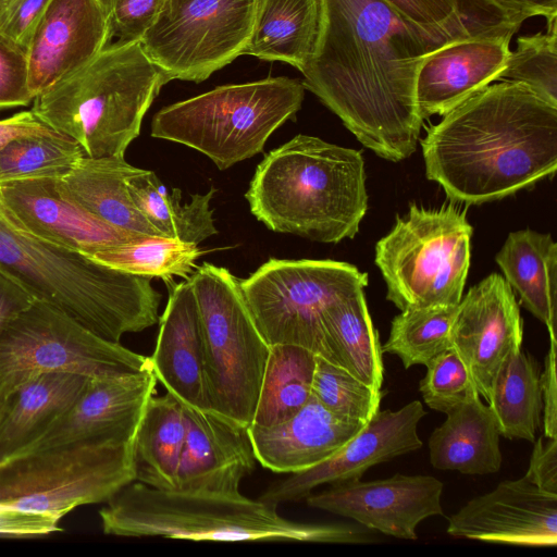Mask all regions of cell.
Returning <instances> with one entry per match:
<instances>
[{
  "mask_svg": "<svg viewBox=\"0 0 557 557\" xmlns=\"http://www.w3.org/2000/svg\"><path fill=\"white\" fill-rule=\"evenodd\" d=\"M425 367L419 391L431 409L447 413L478 395L466 364L451 347L436 355Z\"/></svg>",
  "mask_w": 557,
  "mask_h": 557,
  "instance_id": "cell-40",
  "label": "cell"
},
{
  "mask_svg": "<svg viewBox=\"0 0 557 557\" xmlns=\"http://www.w3.org/2000/svg\"><path fill=\"white\" fill-rule=\"evenodd\" d=\"M245 198L275 233L337 244L356 236L368 210L364 160L358 150L299 134L264 156Z\"/></svg>",
  "mask_w": 557,
  "mask_h": 557,
  "instance_id": "cell-3",
  "label": "cell"
},
{
  "mask_svg": "<svg viewBox=\"0 0 557 557\" xmlns=\"http://www.w3.org/2000/svg\"><path fill=\"white\" fill-rule=\"evenodd\" d=\"M169 82L139 41L117 40L39 92L32 111L78 143L88 157H125L146 112Z\"/></svg>",
  "mask_w": 557,
  "mask_h": 557,
  "instance_id": "cell-6",
  "label": "cell"
},
{
  "mask_svg": "<svg viewBox=\"0 0 557 557\" xmlns=\"http://www.w3.org/2000/svg\"><path fill=\"white\" fill-rule=\"evenodd\" d=\"M186 436L182 404L171 393L153 395L134 437L136 481L160 490H175Z\"/></svg>",
  "mask_w": 557,
  "mask_h": 557,
  "instance_id": "cell-32",
  "label": "cell"
},
{
  "mask_svg": "<svg viewBox=\"0 0 557 557\" xmlns=\"http://www.w3.org/2000/svg\"><path fill=\"white\" fill-rule=\"evenodd\" d=\"M319 15V0H256L243 54L284 62L301 72L314 49Z\"/></svg>",
  "mask_w": 557,
  "mask_h": 557,
  "instance_id": "cell-29",
  "label": "cell"
},
{
  "mask_svg": "<svg viewBox=\"0 0 557 557\" xmlns=\"http://www.w3.org/2000/svg\"><path fill=\"white\" fill-rule=\"evenodd\" d=\"M368 274L334 260L270 259L240 288L257 327L272 346L289 344L327 359L322 313L363 290Z\"/></svg>",
  "mask_w": 557,
  "mask_h": 557,
  "instance_id": "cell-11",
  "label": "cell"
},
{
  "mask_svg": "<svg viewBox=\"0 0 557 557\" xmlns=\"http://www.w3.org/2000/svg\"><path fill=\"white\" fill-rule=\"evenodd\" d=\"M487 405L500 436L535 441L541 425L543 400L536 360L521 347L511 349L492 382Z\"/></svg>",
  "mask_w": 557,
  "mask_h": 557,
  "instance_id": "cell-33",
  "label": "cell"
},
{
  "mask_svg": "<svg viewBox=\"0 0 557 557\" xmlns=\"http://www.w3.org/2000/svg\"><path fill=\"white\" fill-rule=\"evenodd\" d=\"M556 348L557 344L550 343L549 351L545 357L544 369L540 374L544 436L549 438L557 437Z\"/></svg>",
  "mask_w": 557,
  "mask_h": 557,
  "instance_id": "cell-47",
  "label": "cell"
},
{
  "mask_svg": "<svg viewBox=\"0 0 557 557\" xmlns=\"http://www.w3.org/2000/svg\"><path fill=\"white\" fill-rule=\"evenodd\" d=\"M429 438L431 465L463 474H490L500 470L499 430L487 404L475 395L454 407Z\"/></svg>",
  "mask_w": 557,
  "mask_h": 557,
  "instance_id": "cell-26",
  "label": "cell"
},
{
  "mask_svg": "<svg viewBox=\"0 0 557 557\" xmlns=\"http://www.w3.org/2000/svg\"><path fill=\"white\" fill-rule=\"evenodd\" d=\"M203 251L196 244L145 235L136 240L96 251L88 257L124 273L158 277L169 284L175 276L189 278Z\"/></svg>",
  "mask_w": 557,
  "mask_h": 557,
  "instance_id": "cell-35",
  "label": "cell"
},
{
  "mask_svg": "<svg viewBox=\"0 0 557 557\" xmlns=\"http://www.w3.org/2000/svg\"><path fill=\"white\" fill-rule=\"evenodd\" d=\"M364 425L335 416L311 395L289 419L272 426L250 424L248 434L262 467L292 474L333 456Z\"/></svg>",
  "mask_w": 557,
  "mask_h": 557,
  "instance_id": "cell-24",
  "label": "cell"
},
{
  "mask_svg": "<svg viewBox=\"0 0 557 557\" xmlns=\"http://www.w3.org/2000/svg\"><path fill=\"white\" fill-rule=\"evenodd\" d=\"M523 342V321L504 276L492 273L461 297L450 330V347L466 364L486 403L493 379L506 357Z\"/></svg>",
  "mask_w": 557,
  "mask_h": 557,
  "instance_id": "cell-18",
  "label": "cell"
},
{
  "mask_svg": "<svg viewBox=\"0 0 557 557\" xmlns=\"http://www.w3.org/2000/svg\"><path fill=\"white\" fill-rule=\"evenodd\" d=\"M136 481L134 440H75L0 461V505L62 519Z\"/></svg>",
  "mask_w": 557,
  "mask_h": 557,
  "instance_id": "cell-9",
  "label": "cell"
},
{
  "mask_svg": "<svg viewBox=\"0 0 557 557\" xmlns=\"http://www.w3.org/2000/svg\"><path fill=\"white\" fill-rule=\"evenodd\" d=\"M90 377L71 372L32 376L0 404V461L33 445L73 405Z\"/></svg>",
  "mask_w": 557,
  "mask_h": 557,
  "instance_id": "cell-25",
  "label": "cell"
},
{
  "mask_svg": "<svg viewBox=\"0 0 557 557\" xmlns=\"http://www.w3.org/2000/svg\"><path fill=\"white\" fill-rule=\"evenodd\" d=\"M255 5L256 0H164L139 42L169 81L200 83L243 54Z\"/></svg>",
  "mask_w": 557,
  "mask_h": 557,
  "instance_id": "cell-13",
  "label": "cell"
},
{
  "mask_svg": "<svg viewBox=\"0 0 557 557\" xmlns=\"http://www.w3.org/2000/svg\"><path fill=\"white\" fill-rule=\"evenodd\" d=\"M473 228L453 203L426 209L412 203L375 245L386 299L398 309L458 305L471 260Z\"/></svg>",
  "mask_w": 557,
  "mask_h": 557,
  "instance_id": "cell-8",
  "label": "cell"
},
{
  "mask_svg": "<svg viewBox=\"0 0 557 557\" xmlns=\"http://www.w3.org/2000/svg\"><path fill=\"white\" fill-rule=\"evenodd\" d=\"M0 270L95 333L120 343L159 321L161 295L151 278L109 268L90 257L37 238L14 225L0 207Z\"/></svg>",
  "mask_w": 557,
  "mask_h": 557,
  "instance_id": "cell-5",
  "label": "cell"
},
{
  "mask_svg": "<svg viewBox=\"0 0 557 557\" xmlns=\"http://www.w3.org/2000/svg\"><path fill=\"white\" fill-rule=\"evenodd\" d=\"M319 9L314 49L301 71L305 89L375 154L407 159L423 124L414 95L418 70L455 39L424 32L384 0H319Z\"/></svg>",
  "mask_w": 557,
  "mask_h": 557,
  "instance_id": "cell-1",
  "label": "cell"
},
{
  "mask_svg": "<svg viewBox=\"0 0 557 557\" xmlns=\"http://www.w3.org/2000/svg\"><path fill=\"white\" fill-rule=\"evenodd\" d=\"M52 129L32 110L21 111L0 120V151L13 139Z\"/></svg>",
  "mask_w": 557,
  "mask_h": 557,
  "instance_id": "cell-49",
  "label": "cell"
},
{
  "mask_svg": "<svg viewBox=\"0 0 557 557\" xmlns=\"http://www.w3.org/2000/svg\"><path fill=\"white\" fill-rule=\"evenodd\" d=\"M322 326L326 360L381 391L384 381L382 346L363 290L329 306L322 313Z\"/></svg>",
  "mask_w": 557,
  "mask_h": 557,
  "instance_id": "cell-30",
  "label": "cell"
},
{
  "mask_svg": "<svg viewBox=\"0 0 557 557\" xmlns=\"http://www.w3.org/2000/svg\"><path fill=\"white\" fill-rule=\"evenodd\" d=\"M198 304L212 411L243 426L252 423L270 354L239 281L209 262L189 276Z\"/></svg>",
  "mask_w": 557,
  "mask_h": 557,
  "instance_id": "cell-10",
  "label": "cell"
},
{
  "mask_svg": "<svg viewBox=\"0 0 557 557\" xmlns=\"http://www.w3.org/2000/svg\"><path fill=\"white\" fill-rule=\"evenodd\" d=\"M457 306H436L401 310L391 322L382 352L399 357L404 368L425 366L450 348V330Z\"/></svg>",
  "mask_w": 557,
  "mask_h": 557,
  "instance_id": "cell-37",
  "label": "cell"
},
{
  "mask_svg": "<svg viewBox=\"0 0 557 557\" xmlns=\"http://www.w3.org/2000/svg\"><path fill=\"white\" fill-rule=\"evenodd\" d=\"M23 50L0 36V110L33 102Z\"/></svg>",
  "mask_w": 557,
  "mask_h": 557,
  "instance_id": "cell-43",
  "label": "cell"
},
{
  "mask_svg": "<svg viewBox=\"0 0 557 557\" xmlns=\"http://www.w3.org/2000/svg\"><path fill=\"white\" fill-rule=\"evenodd\" d=\"M157 382L151 367L116 376L90 377L73 405L23 451L75 440H134Z\"/></svg>",
  "mask_w": 557,
  "mask_h": 557,
  "instance_id": "cell-21",
  "label": "cell"
},
{
  "mask_svg": "<svg viewBox=\"0 0 557 557\" xmlns=\"http://www.w3.org/2000/svg\"><path fill=\"white\" fill-rule=\"evenodd\" d=\"M51 0H7L0 8V36L26 52Z\"/></svg>",
  "mask_w": 557,
  "mask_h": 557,
  "instance_id": "cell-44",
  "label": "cell"
},
{
  "mask_svg": "<svg viewBox=\"0 0 557 557\" xmlns=\"http://www.w3.org/2000/svg\"><path fill=\"white\" fill-rule=\"evenodd\" d=\"M99 510L104 534L211 542L358 544L364 527L288 520L277 507L238 493L160 490L133 481Z\"/></svg>",
  "mask_w": 557,
  "mask_h": 557,
  "instance_id": "cell-4",
  "label": "cell"
},
{
  "mask_svg": "<svg viewBox=\"0 0 557 557\" xmlns=\"http://www.w3.org/2000/svg\"><path fill=\"white\" fill-rule=\"evenodd\" d=\"M59 178L0 183V207L5 216L37 238L86 256L145 236L94 215L62 190Z\"/></svg>",
  "mask_w": 557,
  "mask_h": 557,
  "instance_id": "cell-17",
  "label": "cell"
},
{
  "mask_svg": "<svg viewBox=\"0 0 557 557\" xmlns=\"http://www.w3.org/2000/svg\"><path fill=\"white\" fill-rule=\"evenodd\" d=\"M33 296L0 270V329L34 302Z\"/></svg>",
  "mask_w": 557,
  "mask_h": 557,
  "instance_id": "cell-48",
  "label": "cell"
},
{
  "mask_svg": "<svg viewBox=\"0 0 557 557\" xmlns=\"http://www.w3.org/2000/svg\"><path fill=\"white\" fill-rule=\"evenodd\" d=\"M446 532L483 542L555 546L557 495L540 490L524 475L505 480L451 515Z\"/></svg>",
  "mask_w": 557,
  "mask_h": 557,
  "instance_id": "cell-19",
  "label": "cell"
},
{
  "mask_svg": "<svg viewBox=\"0 0 557 557\" xmlns=\"http://www.w3.org/2000/svg\"><path fill=\"white\" fill-rule=\"evenodd\" d=\"M111 38L101 0H51L25 52L34 98L87 64Z\"/></svg>",
  "mask_w": 557,
  "mask_h": 557,
  "instance_id": "cell-20",
  "label": "cell"
},
{
  "mask_svg": "<svg viewBox=\"0 0 557 557\" xmlns=\"http://www.w3.org/2000/svg\"><path fill=\"white\" fill-rule=\"evenodd\" d=\"M304 97L302 83L288 77L219 86L158 111L150 134L201 152L223 171L262 152Z\"/></svg>",
  "mask_w": 557,
  "mask_h": 557,
  "instance_id": "cell-7",
  "label": "cell"
},
{
  "mask_svg": "<svg viewBox=\"0 0 557 557\" xmlns=\"http://www.w3.org/2000/svg\"><path fill=\"white\" fill-rule=\"evenodd\" d=\"M421 139L425 175L454 202L481 205L557 170V106L502 81L443 115Z\"/></svg>",
  "mask_w": 557,
  "mask_h": 557,
  "instance_id": "cell-2",
  "label": "cell"
},
{
  "mask_svg": "<svg viewBox=\"0 0 557 557\" xmlns=\"http://www.w3.org/2000/svg\"><path fill=\"white\" fill-rule=\"evenodd\" d=\"M312 395L332 413L367 424L376 413L383 396L344 368L317 356Z\"/></svg>",
  "mask_w": 557,
  "mask_h": 557,
  "instance_id": "cell-39",
  "label": "cell"
},
{
  "mask_svg": "<svg viewBox=\"0 0 557 557\" xmlns=\"http://www.w3.org/2000/svg\"><path fill=\"white\" fill-rule=\"evenodd\" d=\"M86 156L74 139L54 129L20 136L0 151V183L62 177Z\"/></svg>",
  "mask_w": 557,
  "mask_h": 557,
  "instance_id": "cell-36",
  "label": "cell"
},
{
  "mask_svg": "<svg viewBox=\"0 0 557 557\" xmlns=\"http://www.w3.org/2000/svg\"><path fill=\"white\" fill-rule=\"evenodd\" d=\"M424 32L451 39L470 35L460 0H384Z\"/></svg>",
  "mask_w": 557,
  "mask_h": 557,
  "instance_id": "cell-41",
  "label": "cell"
},
{
  "mask_svg": "<svg viewBox=\"0 0 557 557\" xmlns=\"http://www.w3.org/2000/svg\"><path fill=\"white\" fill-rule=\"evenodd\" d=\"M495 261L520 305L546 325L550 343L557 344V244L552 235L511 232Z\"/></svg>",
  "mask_w": 557,
  "mask_h": 557,
  "instance_id": "cell-27",
  "label": "cell"
},
{
  "mask_svg": "<svg viewBox=\"0 0 557 557\" xmlns=\"http://www.w3.org/2000/svg\"><path fill=\"white\" fill-rule=\"evenodd\" d=\"M110 32L123 41H139L156 21L164 0H101Z\"/></svg>",
  "mask_w": 557,
  "mask_h": 557,
  "instance_id": "cell-42",
  "label": "cell"
},
{
  "mask_svg": "<svg viewBox=\"0 0 557 557\" xmlns=\"http://www.w3.org/2000/svg\"><path fill=\"white\" fill-rule=\"evenodd\" d=\"M147 368L149 357L96 335L39 300L0 329V404L24 381L42 373L104 377Z\"/></svg>",
  "mask_w": 557,
  "mask_h": 557,
  "instance_id": "cell-12",
  "label": "cell"
},
{
  "mask_svg": "<svg viewBox=\"0 0 557 557\" xmlns=\"http://www.w3.org/2000/svg\"><path fill=\"white\" fill-rule=\"evenodd\" d=\"M315 358V354L301 346H270L251 424L272 426L281 423L309 400Z\"/></svg>",
  "mask_w": 557,
  "mask_h": 557,
  "instance_id": "cell-34",
  "label": "cell"
},
{
  "mask_svg": "<svg viewBox=\"0 0 557 557\" xmlns=\"http://www.w3.org/2000/svg\"><path fill=\"white\" fill-rule=\"evenodd\" d=\"M137 169L125 157L84 156L59 182L70 198L106 223L127 232L161 236L139 212L127 189V178Z\"/></svg>",
  "mask_w": 557,
  "mask_h": 557,
  "instance_id": "cell-28",
  "label": "cell"
},
{
  "mask_svg": "<svg viewBox=\"0 0 557 557\" xmlns=\"http://www.w3.org/2000/svg\"><path fill=\"white\" fill-rule=\"evenodd\" d=\"M169 286L157 344L149 362L157 381L187 407L212 411L197 299L191 282Z\"/></svg>",
  "mask_w": 557,
  "mask_h": 557,
  "instance_id": "cell-23",
  "label": "cell"
},
{
  "mask_svg": "<svg viewBox=\"0 0 557 557\" xmlns=\"http://www.w3.org/2000/svg\"><path fill=\"white\" fill-rule=\"evenodd\" d=\"M182 406L186 436L175 490L238 493L257 461L248 428L214 411Z\"/></svg>",
  "mask_w": 557,
  "mask_h": 557,
  "instance_id": "cell-22",
  "label": "cell"
},
{
  "mask_svg": "<svg viewBox=\"0 0 557 557\" xmlns=\"http://www.w3.org/2000/svg\"><path fill=\"white\" fill-rule=\"evenodd\" d=\"M444 484L432 475L397 473L387 479H360L331 484L311 493L308 506L349 518L369 530L401 540H417V527L443 516Z\"/></svg>",
  "mask_w": 557,
  "mask_h": 557,
  "instance_id": "cell-15",
  "label": "cell"
},
{
  "mask_svg": "<svg viewBox=\"0 0 557 557\" xmlns=\"http://www.w3.org/2000/svg\"><path fill=\"white\" fill-rule=\"evenodd\" d=\"M426 411L419 400L377 410L363 429L323 462L271 484L260 500L277 507L306 499L315 487L360 479L369 468L418 450V424Z\"/></svg>",
  "mask_w": 557,
  "mask_h": 557,
  "instance_id": "cell-16",
  "label": "cell"
},
{
  "mask_svg": "<svg viewBox=\"0 0 557 557\" xmlns=\"http://www.w3.org/2000/svg\"><path fill=\"white\" fill-rule=\"evenodd\" d=\"M524 476L540 490L557 495V437L540 436Z\"/></svg>",
  "mask_w": 557,
  "mask_h": 557,
  "instance_id": "cell-45",
  "label": "cell"
},
{
  "mask_svg": "<svg viewBox=\"0 0 557 557\" xmlns=\"http://www.w3.org/2000/svg\"><path fill=\"white\" fill-rule=\"evenodd\" d=\"M7 0H0V8L3 5V3L5 2Z\"/></svg>",
  "mask_w": 557,
  "mask_h": 557,
  "instance_id": "cell-50",
  "label": "cell"
},
{
  "mask_svg": "<svg viewBox=\"0 0 557 557\" xmlns=\"http://www.w3.org/2000/svg\"><path fill=\"white\" fill-rule=\"evenodd\" d=\"M0 511H1V507H0Z\"/></svg>",
  "mask_w": 557,
  "mask_h": 557,
  "instance_id": "cell-51",
  "label": "cell"
},
{
  "mask_svg": "<svg viewBox=\"0 0 557 557\" xmlns=\"http://www.w3.org/2000/svg\"><path fill=\"white\" fill-rule=\"evenodd\" d=\"M126 184L135 206L161 236L199 245L218 234L210 208L215 188L182 202L180 188L169 190L154 172L139 168Z\"/></svg>",
  "mask_w": 557,
  "mask_h": 557,
  "instance_id": "cell-31",
  "label": "cell"
},
{
  "mask_svg": "<svg viewBox=\"0 0 557 557\" xmlns=\"http://www.w3.org/2000/svg\"><path fill=\"white\" fill-rule=\"evenodd\" d=\"M504 22L521 26L529 17L557 16V0H479Z\"/></svg>",
  "mask_w": 557,
  "mask_h": 557,
  "instance_id": "cell-46",
  "label": "cell"
},
{
  "mask_svg": "<svg viewBox=\"0 0 557 557\" xmlns=\"http://www.w3.org/2000/svg\"><path fill=\"white\" fill-rule=\"evenodd\" d=\"M520 26L497 21L470 28V35L429 53L416 78V103L424 121L445 115L497 81L509 58V44Z\"/></svg>",
  "mask_w": 557,
  "mask_h": 557,
  "instance_id": "cell-14",
  "label": "cell"
},
{
  "mask_svg": "<svg viewBox=\"0 0 557 557\" xmlns=\"http://www.w3.org/2000/svg\"><path fill=\"white\" fill-rule=\"evenodd\" d=\"M546 20L545 33L517 39L497 81L521 83L557 106V16Z\"/></svg>",
  "mask_w": 557,
  "mask_h": 557,
  "instance_id": "cell-38",
  "label": "cell"
}]
</instances>
